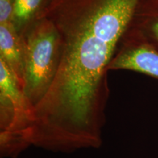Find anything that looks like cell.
I'll return each mask as SVG.
<instances>
[{"instance_id": "obj_1", "label": "cell", "mask_w": 158, "mask_h": 158, "mask_svg": "<svg viewBox=\"0 0 158 158\" xmlns=\"http://www.w3.org/2000/svg\"><path fill=\"white\" fill-rule=\"evenodd\" d=\"M142 0H49L38 16L56 27V76L37 105L33 142L70 152L101 144L109 96L107 73Z\"/></svg>"}, {"instance_id": "obj_2", "label": "cell", "mask_w": 158, "mask_h": 158, "mask_svg": "<svg viewBox=\"0 0 158 158\" xmlns=\"http://www.w3.org/2000/svg\"><path fill=\"white\" fill-rule=\"evenodd\" d=\"M24 42L23 92L35 109L51 87L60 56L56 27L48 19L37 16L23 36Z\"/></svg>"}, {"instance_id": "obj_3", "label": "cell", "mask_w": 158, "mask_h": 158, "mask_svg": "<svg viewBox=\"0 0 158 158\" xmlns=\"http://www.w3.org/2000/svg\"><path fill=\"white\" fill-rule=\"evenodd\" d=\"M34 108L7 64L0 59V148L2 157H14L31 145Z\"/></svg>"}, {"instance_id": "obj_4", "label": "cell", "mask_w": 158, "mask_h": 158, "mask_svg": "<svg viewBox=\"0 0 158 158\" xmlns=\"http://www.w3.org/2000/svg\"><path fill=\"white\" fill-rule=\"evenodd\" d=\"M108 70H127L141 73L158 80V50L143 41L124 40Z\"/></svg>"}, {"instance_id": "obj_5", "label": "cell", "mask_w": 158, "mask_h": 158, "mask_svg": "<svg viewBox=\"0 0 158 158\" xmlns=\"http://www.w3.org/2000/svg\"><path fill=\"white\" fill-rule=\"evenodd\" d=\"M122 40L143 41L158 50V0H142Z\"/></svg>"}, {"instance_id": "obj_6", "label": "cell", "mask_w": 158, "mask_h": 158, "mask_svg": "<svg viewBox=\"0 0 158 158\" xmlns=\"http://www.w3.org/2000/svg\"><path fill=\"white\" fill-rule=\"evenodd\" d=\"M24 56L23 38L17 31L13 23L0 24V59L7 64L23 89Z\"/></svg>"}, {"instance_id": "obj_7", "label": "cell", "mask_w": 158, "mask_h": 158, "mask_svg": "<svg viewBox=\"0 0 158 158\" xmlns=\"http://www.w3.org/2000/svg\"><path fill=\"white\" fill-rule=\"evenodd\" d=\"M49 0H15L13 23L19 35H23Z\"/></svg>"}, {"instance_id": "obj_8", "label": "cell", "mask_w": 158, "mask_h": 158, "mask_svg": "<svg viewBox=\"0 0 158 158\" xmlns=\"http://www.w3.org/2000/svg\"><path fill=\"white\" fill-rule=\"evenodd\" d=\"M15 0H0V24L13 23Z\"/></svg>"}]
</instances>
